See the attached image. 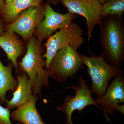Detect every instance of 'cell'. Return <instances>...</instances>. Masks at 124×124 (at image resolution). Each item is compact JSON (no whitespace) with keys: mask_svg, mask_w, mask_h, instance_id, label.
Masks as SVG:
<instances>
[{"mask_svg":"<svg viewBox=\"0 0 124 124\" xmlns=\"http://www.w3.org/2000/svg\"><path fill=\"white\" fill-rule=\"evenodd\" d=\"M100 46L109 64L120 68L124 60V21L122 17L110 15L100 26Z\"/></svg>","mask_w":124,"mask_h":124,"instance_id":"cell-1","label":"cell"},{"mask_svg":"<svg viewBox=\"0 0 124 124\" xmlns=\"http://www.w3.org/2000/svg\"><path fill=\"white\" fill-rule=\"evenodd\" d=\"M41 42L35 37H32L26 53L19 63L31 80L33 94L36 95L41 94L43 87L49 86L48 74L46 69H44L45 60L42 56Z\"/></svg>","mask_w":124,"mask_h":124,"instance_id":"cell-2","label":"cell"},{"mask_svg":"<svg viewBox=\"0 0 124 124\" xmlns=\"http://www.w3.org/2000/svg\"><path fill=\"white\" fill-rule=\"evenodd\" d=\"M82 63L88 68V73L91 78V89L98 98L101 97L106 93L109 81L119 73L120 68L109 64L101 53L96 57L88 56L79 54Z\"/></svg>","mask_w":124,"mask_h":124,"instance_id":"cell-3","label":"cell"},{"mask_svg":"<svg viewBox=\"0 0 124 124\" xmlns=\"http://www.w3.org/2000/svg\"><path fill=\"white\" fill-rule=\"evenodd\" d=\"M77 49L70 46L59 50L54 55L46 70L49 77L60 84L73 77L83 68L82 59Z\"/></svg>","mask_w":124,"mask_h":124,"instance_id":"cell-4","label":"cell"},{"mask_svg":"<svg viewBox=\"0 0 124 124\" xmlns=\"http://www.w3.org/2000/svg\"><path fill=\"white\" fill-rule=\"evenodd\" d=\"M83 34V31L79 25L72 22L50 37L45 44L46 52L43 55L46 59V70L59 50L68 46L77 49L79 48L84 41Z\"/></svg>","mask_w":124,"mask_h":124,"instance_id":"cell-5","label":"cell"},{"mask_svg":"<svg viewBox=\"0 0 124 124\" xmlns=\"http://www.w3.org/2000/svg\"><path fill=\"white\" fill-rule=\"evenodd\" d=\"M78 86L72 85L64 89H73L76 91L75 95L73 97L67 95L64 99V103L56 108L58 111L62 112L66 116V124H73L72 116L75 111L77 110L81 113L86 107L90 105L97 107L103 113L107 120L110 121L106 114L103 113L101 108L93 99L92 96L93 93V90L86 85V81L82 77L80 76L78 79Z\"/></svg>","mask_w":124,"mask_h":124,"instance_id":"cell-6","label":"cell"},{"mask_svg":"<svg viewBox=\"0 0 124 124\" xmlns=\"http://www.w3.org/2000/svg\"><path fill=\"white\" fill-rule=\"evenodd\" d=\"M60 2L72 13L79 15L85 18L87 35L92 38L96 25L101 26L102 5L98 0H60Z\"/></svg>","mask_w":124,"mask_h":124,"instance_id":"cell-7","label":"cell"},{"mask_svg":"<svg viewBox=\"0 0 124 124\" xmlns=\"http://www.w3.org/2000/svg\"><path fill=\"white\" fill-rule=\"evenodd\" d=\"M46 6H32L21 13L15 21L9 23L7 30L16 32L25 40L29 39L45 17Z\"/></svg>","mask_w":124,"mask_h":124,"instance_id":"cell-8","label":"cell"},{"mask_svg":"<svg viewBox=\"0 0 124 124\" xmlns=\"http://www.w3.org/2000/svg\"><path fill=\"white\" fill-rule=\"evenodd\" d=\"M77 15L68 11L62 14L56 12L49 3L46 6L45 17L35 30L36 37L41 41L48 39L54 32L68 25L77 17Z\"/></svg>","mask_w":124,"mask_h":124,"instance_id":"cell-9","label":"cell"},{"mask_svg":"<svg viewBox=\"0 0 124 124\" xmlns=\"http://www.w3.org/2000/svg\"><path fill=\"white\" fill-rule=\"evenodd\" d=\"M98 105L102 106L103 112L113 115L115 111L119 112L124 115V105H119L124 102V78L121 70L107 88L106 93L101 97L95 100Z\"/></svg>","mask_w":124,"mask_h":124,"instance_id":"cell-10","label":"cell"},{"mask_svg":"<svg viewBox=\"0 0 124 124\" xmlns=\"http://www.w3.org/2000/svg\"><path fill=\"white\" fill-rule=\"evenodd\" d=\"M38 99L37 95L33 94L26 103L11 112V119L22 124H45L36 106Z\"/></svg>","mask_w":124,"mask_h":124,"instance_id":"cell-11","label":"cell"},{"mask_svg":"<svg viewBox=\"0 0 124 124\" xmlns=\"http://www.w3.org/2000/svg\"><path fill=\"white\" fill-rule=\"evenodd\" d=\"M18 85L14 91L13 97L6 102V107L10 110L17 108L26 103L32 95V85L26 74L17 77Z\"/></svg>","mask_w":124,"mask_h":124,"instance_id":"cell-12","label":"cell"},{"mask_svg":"<svg viewBox=\"0 0 124 124\" xmlns=\"http://www.w3.org/2000/svg\"><path fill=\"white\" fill-rule=\"evenodd\" d=\"M0 47L7 55L9 60L18 71L17 59L23 51L22 44L13 32L7 30L0 35Z\"/></svg>","mask_w":124,"mask_h":124,"instance_id":"cell-13","label":"cell"},{"mask_svg":"<svg viewBox=\"0 0 124 124\" xmlns=\"http://www.w3.org/2000/svg\"><path fill=\"white\" fill-rule=\"evenodd\" d=\"M13 65L6 66L0 59V103L4 104L7 101L6 97L8 91H14L18 85V81L13 76L12 68Z\"/></svg>","mask_w":124,"mask_h":124,"instance_id":"cell-14","label":"cell"},{"mask_svg":"<svg viewBox=\"0 0 124 124\" xmlns=\"http://www.w3.org/2000/svg\"><path fill=\"white\" fill-rule=\"evenodd\" d=\"M43 0H15L5 6L3 12L5 19L9 23L13 22L23 11L32 6H39Z\"/></svg>","mask_w":124,"mask_h":124,"instance_id":"cell-15","label":"cell"},{"mask_svg":"<svg viewBox=\"0 0 124 124\" xmlns=\"http://www.w3.org/2000/svg\"><path fill=\"white\" fill-rule=\"evenodd\" d=\"M124 12V0H108L102 5L101 18L108 16L122 17Z\"/></svg>","mask_w":124,"mask_h":124,"instance_id":"cell-16","label":"cell"},{"mask_svg":"<svg viewBox=\"0 0 124 124\" xmlns=\"http://www.w3.org/2000/svg\"><path fill=\"white\" fill-rule=\"evenodd\" d=\"M10 110L0 104V124H13L10 120Z\"/></svg>","mask_w":124,"mask_h":124,"instance_id":"cell-17","label":"cell"},{"mask_svg":"<svg viewBox=\"0 0 124 124\" xmlns=\"http://www.w3.org/2000/svg\"><path fill=\"white\" fill-rule=\"evenodd\" d=\"M5 7L4 0H0V11L3 13Z\"/></svg>","mask_w":124,"mask_h":124,"instance_id":"cell-18","label":"cell"},{"mask_svg":"<svg viewBox=\"0 0 124 124\" xmlns=\"http://www.w3.org/2000/svg\"><path fill=\"white\" fill-rule=\"evenodd\" d=\"M3 30H4V29H3V26H2V23L0 20V35H2L4 33Z\"/></svg>","mask_w":124,"mask_h":124,"instance_id":"cell-19","label":"cell"},{"mask_svg":"<svg viewBox=\"0 0 124 124\" xmlns=\"http://www.w3.org/2000/svg\"><path fill=\"white\" fill-rule=\"evenodd\" d=\"M14 0H4L5 6L9 4Z\"/></svg>","mask_w":124,"mask_h":124,"instance_id":"cell-20","label":"cell"},{"mask_svg":"<svg viewBox=\"0 0 124 124\" xmlns=\"http://www.w3.org/2000/svg\"><path fill=\"white\" fill-rule=\"evenodd\" d=\"M50 2L53 4H56L58 2H60V0H50Z\"/></svg>","mask_w":124,"mask_h":124,"instance_id":"cell-21","label":"cell"},{"mask_svg":"<svg viewBox=\"0 0 124 124\" xmlns=\"http://www.w3.org/2000/svg\"><path fill=\"white\" fill-rule=\"evenodd\" d=\"M99 1V2L101 3V4H103V3H104L106 1H107L108 0H98Z\"/></svg>","mask_w":124,"mask_h":124,"instance_id":"cell-22","label":"cell"},{"mask_svg":"<svg viewBox=\"0 0 124 124\" xmlns=\"http://www.w3.org/2000/svg\"><path fill=\"white\" fill-rule=\"evenodd\" d=\"M17 124H21V123H18Z\"/></svg>","mask_w":124,"mask_h":124,"instance_id":"cell-23","label":"cell"}]
</instances>
